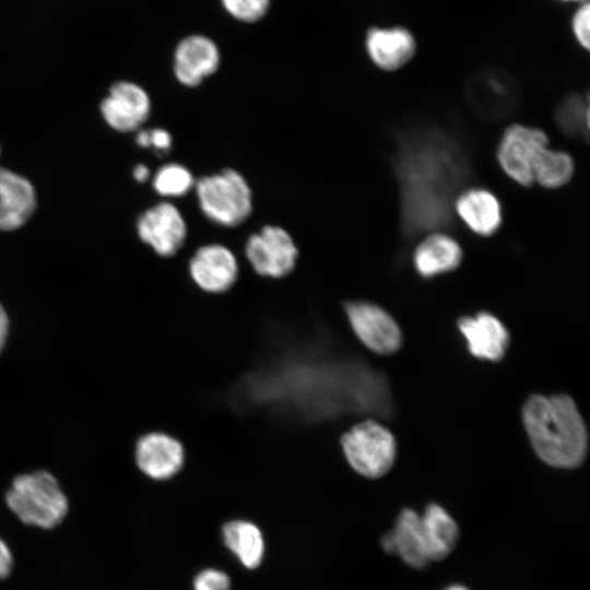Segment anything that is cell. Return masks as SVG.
Listing matches in <instances>:
<instances>
[{
    "label": "cell",
    "mask_w": 590,
    "mask_h": 590,
    "mask_svg": "<svg viewBox=\"0 0 590 590\" xmlns=\"http://www.w3.org/2000/svg\"><path fill=\"white\" fill-rule=\"evenodd\" d=\"M458 329L467 341L469 352L480 359L500 361L510 342L507 328L496 316L487 311L461 317L458 320Z\"/></svg>",
    "instance_id": "obj_15"
},
{
    "label": "cell",
    "mask_w": 590,
    "mask_h": 590,
    "mask_svg": "<svg viewBox=\"0 0 590 590\" xmlns=\"http://www.w3.org/2000/svg\"><path fill=\"white\" fill-rule=\"evenodd\" d=\"M199 206L211 222L234 227L252 211L251 189L244 176L233 168L199 178L196 184Z\"/></svg>",
    "instance_id": "obj_4"
},
{
    "label": "cell",
    "mask_w": 590,
    "mask_h": 590,
    "mask_svg": "<svg viewBox=\"0 0 590 590\" xmlns=\"http://www.w3.org/2000/svg\"><path fill=\"white\" fill-rule=\"evenodd\" d=\"M391 163L404 239L450 228L455 201L472 174L462 142L441 128H413L398 137Z\"/></svg>",
    "instance_id": "obj_1"
},
{
    "label": "cell",
    "mask_w": 590,
    "mask_h": 590,
    "mask_svg": "<svg viewBox=\"0 0 590 590\" xmlns=\"http://www.w3.org/2000/svg\"><path fill=\"white\" fill-rule=\"evenodd\" d=\"M9 331V318L4 308L0 304V353L3 350Z\"/></svg>",
    "instance_id": "obj_31"
},
{
    "label": "cell",
    "mask_w": 590,
    "mask_h": 590,
    "mask_svg": "<svg viewBox=\"0 0 590 590\" xmlns=\"http://www.w3.org/2000/svg\"><path fill=\"white\" fill-rule=\"evenodd\" d=\"M365 46L373 63L385 71L402 68L416 51L413 34L403 26L369 28Z\"/></svg>",
    "instance_id": "obj_16"
},
{
    "label": "cell",
    "mask_w": 590,
    "mask_h": 590,
    "mask_svg": "<svg viewBox=\"0 0 590 590\" xmlns=\"http://www.w3.org/2000/svg\"><path fill=\"white\" fill-rule=\"evenodd\" d=\"M225 11L234 19L252 23L266 15L270 0H221Z\"/></svg>",
    "instance_id": "obj_26"
},
{
    "label": "cell",
    "mask_w": 590,
    "mask_h": 590,
    "mask_svg": "<svg viewBox=\"0 0 590 590\" xmlns=\"http://www.w3.org/2000/svg\"><path fill=\"white\" fill-rule=\"evenodd\" d=\"M188 267L193 283L210 294H222L231 290L239 273L235 255L221 244H208L198 248Z\"/></svg>",
    "instance_id": "obj_11"
},
{
    "label": "cell",
    "mask_w": 590,
    "mask_h": 590,
    "mask_svg": "<svg viewBox=\"0 0 590 590\" xmlns=\"http://www.w3.org/2000/svg\"><path fill=\"white\" fill-rule=\"evenodd\" d=\"M150 176V169L143 165L139 164L133 169V177L137 181L143 182L145 181Z\"/></svg>",
    "instance_id": "obj_32"
},
{
    "label": "cell",
    "mask_w": 590,
    "mask_h": 590,
    "mask_svg": "<svg viewBox=\"0 0 590 590\" xmlns=\"http://www.w3.org/2000/svg\"><path fill=\"white\" fill-rule=\"evenodd\" d=\"M135 462L140 471L156 481L176 475L185 462V448L174 436L151 432L135 444Z\"/></svg>",
    "instance_id": "obj_13"
},
{
    "label": "cell",
    "mask_w": 590,
    "mask_h": 590,
    "mask_svg": "<svg viewBox=\"0 0 590 590\" xmlns=\"http://www.w3.org/2000/svg\"><path fill=\"white\" fill-rule=\"evenodd\" d=\"M462 260L459 244L441 233L428 235L414 251V267L423 278H432L455 270Z\"/></svg>",
    "instance_id": "obj_20"
},
{
    "label": "cell",
    "mask_w": 590,
    "mask_h": 590,
    "mask_svg": "<svg viewBox=\"0 0 590 590\" xmlns=\"http://www.w3.org/2000/svg\"><path fill=\"white\" fill-rule=\"evenodd\" d=\"M135 141L140 146L153 148L157 153H167L172 146L170 133L162 128L142 130Z\"/></svg>",
    "instance_id": "obj_28"
},
{
    "label": "cell",
    "mask_w": 590,
    "mask_h": 590,
    "mask_svg": "<svg viewBox=\"0 0 590 590\" xmlns=\"http://www.w3.org/2000/svg\"><path fill=\"white\" fill-rule=\"evenodd\" d=\"M421 526L429 560L448 556L459 538L453 518L441 506L430 504L421 516Z\"/></svg>",
    "instance_id": "obj_21"
},
{
    "label": "cell",
    "mask_w": 590,
    "mask_h": 590,
    "mask_svg": "<svg viewBox=\"0 0 590 590\" xmlns=\"http://www.w3.org/2000/svg\"><path fill=\"white\" fill-rule=\"evenodd\" d=\"M453 210L471 231L482 236L494 234L502 224L500 204L493 193L484 189L461 192Z\"/></svg>",
    "instance_id": "obj_19"
},
{
    "label": "cell",
    "mask_w": 590,
    "mask_h": 590,
    "mask_svg": "<svg viewBox=\"0 0 590 590\" xmlns=\"http://www.w3.org/2000/svg\"><path fill=\"white\" fill-rule=\"evenodd\" d=\"M522 423L538 457L548 465L573 469L588 452V430L567 394H532L522 405Z\"/></svg>",
    "instance_id": "obj_2"
},
{
    "label": "cell",
    "mask_w": 590,
    "mask_h": 590,
    "mask_svg": "<svg viewBox=\"0 0 590 590\" xmlns=\"http://www.w3.org/2000/svg\"><path fill=\"white\" fill-rule=\"evenodd\" d=\"M13 568V555L8 544L0 538V579L8 577Z\"/></svg>",
    "instance_id": "obj_30"
},
{
    "label": "cell",
    "mask_w": 590,
    "mask_h": 590,
    "mask_svg": "<svg viewBox=\"0 0 590 590\" xmlns=\"http://www.w3.org/2000/svg\"><path fill=\"white\" fill-rule=\"evenodd\" d=\"M444 590H469L468 588L463 587V586H460V585H453V586H450Z\"/></svg>",
    "instance_id": "obj_33"
},
{
    "label": "cell",
    "mask_w": 590,
    "mask_h": 590,
    "mask_svg": "<svg viewBox=\"0 0 590 590\" xmlns=\"http://www.w3.org/2000/svg\"><path fill=\"white\" fill-rule=\"evenodd\" d=\"M229 577L213 568L202 570L193 581V590H229Z\"/></svg>",
    "instance_id": "obj_29"
},
{
    "label": "cell",
    "mask_w": 590,
    "mask_h": 590,
    "mask_svg": "<svg viewBox=\"0 0 590 590\" xmlns=\"http://www.w3.org/2000/svg\"><path fill=\"white\" fill-rule=\"evenodd\" d=\"M350 327L359 342L379 355H390L402 345V332L394 318L382 307L365 300L344 304Z\"/></svg>",
    "instance_id": "obj_7"
},
{
    "label": "cell",
    "mask_w": 590,
    "mask_h": 590,
    "mask_svg": "<svg viewBox=\"0 0 590 590\" xmlns=\"http://www.w3.org/2000/svg\"><path fill=\"white\" fill-rule=\"evenodd\" d=\"M101 113L113 129L120 132L137 130L149 118L151 99L140 85L119 81L101 103Z\"/></svg>",
    "instance_id": "obj_12"
},
{
    "label": "cell",
    "mask_w": 590,
    "mask_h": 590,
    "mask_svg": "<svg viewBox=\"0 0 590 590\" xmlns=\"http://www.w3.org/2000/svg\"><path fill=\"white\" fill-rule=\"evenodd\" d=\"M555 122L558 128L573 138H588L589 98L574 93L566 96L555 109Z\"/></svg>",
    "instance_id": "obj_23"
},
{
    "label": "cell",
    "mask_w": 590,
    "mask_h": 590,
    "mask_svg": "<svg viewBox=\"0 0 590 590\" xmlns=\"http://www.w3.org/2000/svg\"><path fill=\"white\" fill-rule=\"evenodd\" d=\"M382 548L390 555H399L414 568H423L428 558L421 526V516L413 509H403L397 518L394 528L382 535Z\"/></svg>",
    "instance_id": "obj_18"
},
{
    "label": "cell",
    "mask_w": 590,
    "mask_h": 590,
    "mask_svg": "<svg viewBox=\"0 0 590 590\" xmlns=\"http://www.w3.org/2000/svg\"><path fill=\"white\" fill-rule=\"evenodd\" d=\"M547 142V135L543 131L512 125L499 142L498 162L511 179L522 186H530L534 182V165Z\"/></svg>",
    "instance_id": "obj_8"
},
{
    "label": "cell",
    "mask_w": 590,
    "mask_h": 590,
    "mask_svg": "<svg viewBox=\"0 0 590 590\" xmlns=\"http://www.w3.org/2000/svg\"><path fill=\"white\" fill-rule=\"evenodd\" d=\"M5 503L20 521L39 529L59 526L69 510L64 492L47 471L16 476L5 493Z\"/></svg>",
    "instance_id": "obj_3"
},
{
    "label": "cell",
    "mask_w": 590,
    "mask_h": 590,
    "mask_svg": "<svg viewBox=\"0 0 590 590\" xmlns=\"http://www.w3.org/2000/svg\"><path fill=\"white\" fill-rule=\"evenodd\" d=\"M559 1H563V2H574V3H581L586 0H559Z\"/></svg>",
    "instance_id": "obj_34"
},
{
    "label": "cell",
    "mask_w": 590,
    "mask_h": 590,
    "mask_svg": "<svg viewBox=\"0 0 590 590\" xmlns=\"http://www.w3.org/2000/svg\"><path fill=\"white\" fill-rule=\"evenodd\" d=\"M573 174L571 157L565 152L550 150L546 146L534 165L533 178L545 188H558L568 182Z\"/></svg>",
    "instance_id": "obj_24"
},
{
    "label": "cell",
    "mask_w": 590,
    "mask_h": 590,
    "mask_svg": "<svg viewBox=\"0 0 590 590\" xmlns=\"http://www.w3.org/2000/svg\"><path fill=\"white\" fill-rule=\"evenodd\" d=\"M194 184L196 181L190 170L177 163L162 166L153 179L155 191L164 197L185 196Z\"/></svg>",
    "instance_id": "obj_25"
},
{
    "label": "cell",
    "mask_w": 590,
    "mask_h": 590,
    "mask_svg": "<svg viewBox=\"0 0 590 590\" xmlns=\"http://www.w3.org/2000/svg\"><path fill=\"white\" fill-rule=\"evenodd\" d=\"M36 192L32 182L0 167V229L14 231L23 226L36 209Z\"/></svg>",
    "instance_id": "obj_17"
},
{
    "label": "cell",
    "mask_w": 590,
    "mask_h": 590,
    "mask_svg": "<svg viewBox=\"0 0 590 590\" xmlns=\"http://www.w3.org/2000/svg\"><path fill=\"white\" fill-rule=\"evenodd\" d=\"M222 531L226 546L245 567L252 569L260 565L264 542L256 524L245 520H233L227 522Z\"/></svg>",
    "instance_id": "obj_22"
},
{
    "label": "cell",
    "mask_w": 590,
    "mask_h": 590,
    "mask_svg": "<svg viewBox=\"0 0 590 590\" xmlns=\"http://www.w3.org/2000/svg\"><path fill=\"white\" fill-rule=\"evenodd\" d=\"M140 239L158 256L172 257L184 246L188 227L181 212L169 202H161L144 211L137 221Z\"/></svg>",
    "instance_id": "obj_10"
},
{
    "label": "cell",
    "mask_w": 590,
    "mask_h": 590,
    "mask_svg": "<svg viewBox=\"0 0 590 590\" xmlns=\"http://www.w3.org/2000/svg\"><path fill=\"white\" fill-rule=\"evenodd\" d=\"M571 31L576 42L583 49L590 48V3H579L571 17Z\"/></svg>",
    "instance_id": "obj_27"
},
{
    "label": "cell",
    "mask_w": 590,
    "mask_h": 590,
    "mask_svg": "<svg viewBox=\"0 0 590 590\" xmlns=\"http://www.w3.org/2000/svg\"><path fill=\"white\" fill-rule=\"evenodd\" d=\"M220 61V50L211 38L190 35L176 46L173 70L180 84L194 87L217 70Z\"/></svg>",
    "instance_id": "obj_14"
},
{
    "label": "cell",
    "mask_w": 590,
    "mask_h": 590,
    "mask_svg": "<svg viewBox=\"0 0 590 590\" xmlns=\"http://www.w3.org/2000/svg\"><path fill=\"white\" fill-rule=\"evenodd\" d=\"M342 452L358 474L377 479L385 475L396 460L397 442L392 433L374 420L351 426L340 439Z\"/></svg>",
    "instance_id": "obj_5"
},
{
    "label": "cell",
    "mask_w": 590,
    "mask_h": 590,
    "mask_svg": "<svg viewBox=\"0 0 590 590\" xmlns=\"http://www.w3.org/2000/svg\"><path fill=\"white\" fill-rule=\"evenodd\" d=\"M519 87L510 76L494 71L474 76L465 91L470 109L488 121L511 115L519 104Z\"/></svg>",
    "instance_id": "obj_9"
},
{
    "label": "cell",
    "mask_w": 590,
    "mask_h": 590,
    "mask_svg": "<svg viewBox=\"0 0 590 590\" xmlns=\"http://www.w3.org/2000/svg\"><path fill=\"white\" fill-rule=\"evenodd\" d=\"M245 255L257 274L281 279L294 270L298 248L283 227L266 225L248 238Z\"/></svg>",
    "instance_id": "obj_6"
}]
</instances>
